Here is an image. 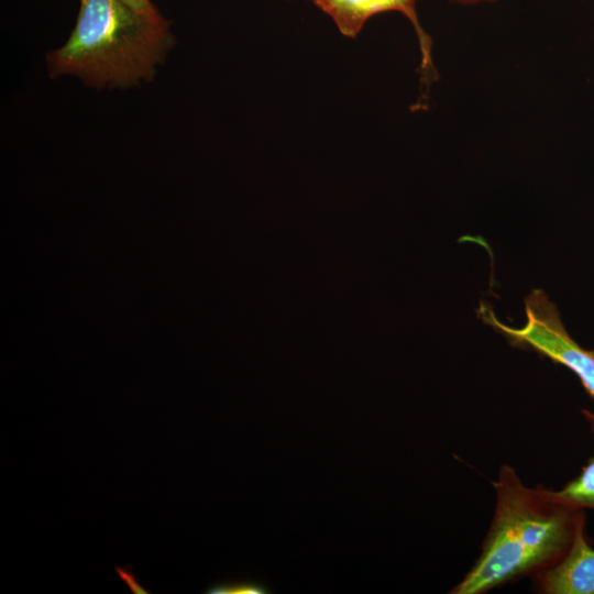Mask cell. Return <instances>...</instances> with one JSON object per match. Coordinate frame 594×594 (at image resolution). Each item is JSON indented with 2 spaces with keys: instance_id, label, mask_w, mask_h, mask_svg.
<instances>
[{
  "instance_id": "6da1fadb",
  "label": "cell",
  "mask_w": 594,
  "mask_h": 594,
  "mask_svg": "<svg viewBox=\"0 0 594 594\" xmlns=\"http://www.w3.org/2000/svg\"><path fill=\"white\" fill-rule=\"evenodd\" d=\"M492 484L496 506L481 553L451 594H483L557 565L585 524L584 509L540 484L524 485L510 465Z\"/></svg>"
},
{
  "instance_id": "7a4b0ae2",
  "label": "cell",
  "mask_w": 594,
  "mask_h": 594,
  "mask_svg": "<svg viewBox=\"0 0 594 594\" xmlns=\"http://www.w3.org/2000/svg\"><path fill=\"white\" fill-rule=\"evenodd\" d=\"M168 23L121 0H80L67 42L47 56L51 75H74L97 87H125L154 75L172 45Z\"/></svg>"
},
{
  "instance_id": "3957f363",
  "label": "cell",
  "mask_w": 594,
  "mask_h": 594,
  "mask_svg": "<svg viewBox=\"0 0 594 594\" xmlns=\"http://www.w3.org/2000/svg\"><path fill=\"white\" fill-rule=\"evenodd\" d=\"M475 312L477 318L502 334L512 346L536 352L572 371L594 399V350L584 349L572 339L557 306L542 289H532L525 298L526 322L520 328L499 321L485 300L480 301Z\"/></svg>"
},
{
  "instance_id": "277c9868",
  "label": "cell",
  "mask_w": 594,
  "mask_h": 594,
  "mask_svg": "<svg viewBox=\"0 0 594 594\" xmlns=\"http://www.w3.org/2000/svg\"><path fill=\"white\" fill-rule=\"evenodd\" d=\"M314 3L326 12L336 23L341 34L354 38L373 15L397 11L404 14L414 25L420 51L421 68L428 77L433 70L431 62V40L421 28L417 11V0H312Z\"/></svg>"
},
{
  "instance_id": "5b68a950",
  "label": "cell",
  "mask_w": 594,
  "mask_h": 594,
  "mask_svg": "<svg viewBox=\"0 0 594 594\" xmlns=\"http://www.w3.org/2000/svg\"><path fill=\"white\" fill-rule=\"evenodd\" d=\"M531 579L537 593L594 594V548L588 542L585 524L579 528L566 556Z\"/></svg>"
},
{
  "instance_id": "8992f818",
  "label": "cell",
  "mask_w": 594,
  "mask_h": 594,
  "mask_svg": "<svg viewBox=\"0 0 594 594\" xmlns=\"http://www.w3.org/2000/svg\"><path fill=\"white\" fill-rule=\"evenodd\" d=\"M581 411L594 436V413L586 409ZM556 494L573 507L594 510V455L588 459L580 474L556 491Z\"/></svg>"
},
{
  "instance_id": "52a82bcc",
  "label": "cell",
  "mask_w": 594,
  "mask_h": 594,
  "mask_svg": "<svg viewBox=\"0 0 594 594\" xmlns=\"http://www.w3.org/2000/svg\"><path fill=\"white\" fill-rule=\"evenodd\" d=\"M270 592L263 584L252 581L216 584L205 591L207 594H267Z\"/></svg>"
},
{
  "instance_id": "ba28073f",
  "label": "cell",
  "mask_w": 594,
  "mask_h": 594,
  "mask_svg": "<svg viewBox=\"0 0 594 594\" xmlns=\"http://www.w3.org/2000/svg\"><path fill=\"white\" fill-rule=\"evenodd\" d=\"M136 13L150 19H162L163 16L157 12L155 7L150 0H121Z\"/></svg>"
},
{
  "instance_id": "9c48e42d",
  "label": "cell",
  "mask_w": 594,
  "mask_h": 594,
  "mask_svg": "<svg viewBox=\"0 0 594 594\" xmlns=\"http://www.w3.org/2000/svg\"><path fill=\"white\" fill-rule=\"evenodd\" d=\"M118 575L121 578V580L128 585V587L131 590L133 594H147L148 592L140 585L138 582L134 572L131 570L129 565H125L123 568H120L118 565L114 566Z\"/></svg>"
},
{
  "instance_id": "30bf717a",
  "label": "cell",
  "mask_w": 594,
  "mask_h": 594,
  "mask_svg": "<svg viewBox=\"0 0 594 594\" xmlns=\"http://www.w3.org/2000/svg\"><path fill=\"white\" fill-rule=\"evenodd\" d=\"M453 3L461 4V6H474L480 3H491L496 2L498 0H450Z\"/></svg>"
}]
</instances>
